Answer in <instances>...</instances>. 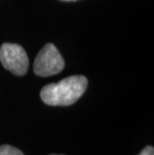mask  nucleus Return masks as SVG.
Masks as SVG:
<instances>
[{"label": "nucleus", "instance_id": "3", "mask_svg": "<svg viewBox=\"0 0 154 155\" xmlns=\"http://www.w3.org/2000/svg\"><path fill=\"white\" fill-rule=\"evenodd\" d=\"M0 61L3 67L17 76H23L28 70V56L22 46L4 43L0 47Z\"/></svg>", "mask_w": 154, "mask_h": 155}, {"label": "nucleus", "instance_id": "1", "mask_svg": "<svg viewBox=\"0 0 154 155\" xmlns=\"http://www.w3.org/2000/svg\"><path fill=\"white\" fill-rule=\"evenodd\" d=\"M87 84V78L83 75L66 77L58 83L45 85L40 91L41 100L50 106H69L84 94Z\"/></svg>", "mask_w": 154, "mask_h": 155}, {"label": "nucleus", "instance_id": "2", "mask_svg": "<svg viewBox=\"0 0 154 155\" xmlns=\"http://www.w3.org/2000/svg\"><path fill=\"white\" fill-rule=\"evenodd\" d=\"M64 65L62 55L56 46L52 43H47L36 56L33 71L38 76L48 77L60 73L63 70Z\"/></svg>", "mask_w": 154, "mask_h": 155}, {"label": "nucleus", "instance_id": "5", "mask_svg": "<svg viewBox=\"0 0 154 155\" xmlns=\"http://www.w3.org/2000/svg\"><path fill=\"white\" fill-rule=\"evenodd\" d=\"M138 155H154V148L153 146H146Z\"/></svg>", "mask_w": 154, "mask_h": 155}, {"label": "nucleus", "instance_id": "4", "mask_svg": "<svg viewBox=\"0 0 154 155\" xmlns=\"http://www.w3.org/2000/svg\"><path fill=\"white\" fill-rule=\"evenodd\" d=\"M0 155H24L21 150L15 148L11 145H1L0 146Z\"/></svg>", "mask_w": 154, "mask_h": 155}, {"label": "nucleus", "instance_id": "6", "mask_svg": "<svg viewBox=\"0 0 154 155\" xmlns=\"http://www.w3.org/2000/svg\"><path fill=\"white\" fill-rule=\"evenodd\" d=\"M62 1H77V0H62Z\"/></svg>", "mask_w": 154, "mask_h": 155}, {"label": "nucleus", "instance_id": "7", "mask_svg": "<svg viewBox=\"0 0 154 155\" xmlns=\"http://www.w3.org/2000/svg\"><path fill=\"white\" fill-rule=\"evenodd\" d=\"M50 155H63V154H50Z\"/></svg>", "mask_w": 154, "mask_h": 155}]
</instances>
